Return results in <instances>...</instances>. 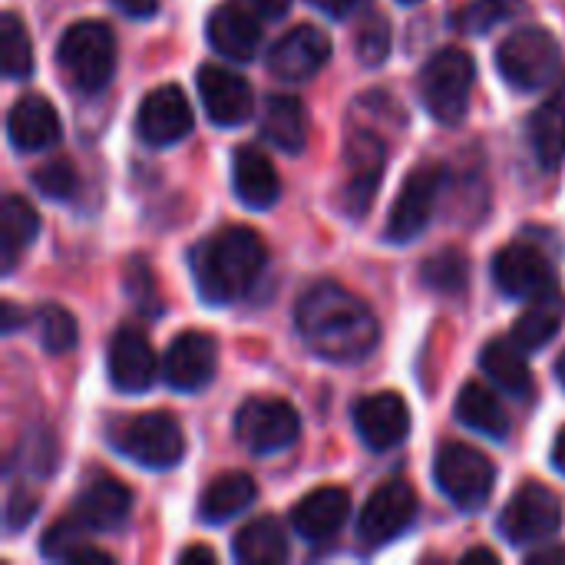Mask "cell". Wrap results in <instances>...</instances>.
I'll list each match as a JSON object with an SVG mask.
<instances>
[{"mask_svg": "<svg viewBox=\"0 0 565 565\" xmlns=\"http://www.w3.org/2000/svg\"><path fill=\"white\" fill-rule=\"evenodd\" d=\"M354 430L364 440V447L384 454L407 440L411 434V411L401 394L381 391L371 397H361L354 404Z\"/></svg>", "mask_w": 565, "mask_h": 565, "instance_id": "19", "label": "cell"}, {"mask_svg": "<svg viewBox=\"0 0 565 565\" xmlns=\"http://www.w3.org/2000/svg\"><path fill=\"white\" fill-rule=\"evenodd\" d=\"M295 324L301 341L331 364H358L381 341L374 311L334 281H321L301 295Z\"/></svg>", "mask_w": 565, "mask_h": 565, "instance_id": "1", "label": "cell"}, {"mask_svg": "<svg viewBox=\"0 0 565 565\" xmlns=\"http://www.w3.org/2000/svg\"><path fill=\"white\" fill-rule=\"evenodd\" d=\"M401 3H407V7H414V3H420V0H401Z\"/></svg>", "mask_w": 565, "mask_h": 565, "instance_id": "50", "label": "cell"}, {"mask_svg": "<svg viewBox=\"0 0 565 565\" xmlns=\"http://www.w3.org/2000/svg\"><path fill=\"white\" fill-rule=\"evenodd\" d=\"M33 513H36V497H26V490H17L7 503V530L10 533L23 530L33 520Z\"/></svg>", "mask_w": 565, "mask_h": 565, "instance_id": "40", "label": "cell"}, {"mask_svg": "<svg viewBox=\"0 0 565 565\" xmlns=\"http://www.w3.org/2000/svg\"><path fill=\"white\" fill-rule=\"evenodd\" d=\"M311 7H318V10H324L328 17H334V20H341V17H348L351 10H358L364 0H308Z\"/></svg>", "mask_w": 565, "mask_h": 565, "instance_id": "43", "label": "cell"}, {"mask_svg": "<svg viewBox=\"0 0 565 565\" xmlns=\"http://www.w3.org/2000/svg\"><path fill=\"white\" fill-rule=\"evenodd\" d=\"M232 189L238 202L252 212H265L281 195V179L265 152L258 149H238L232 159Z\"/></svg>", "mask_w": 565, "mask_h": 565, "instance_id": "23", "label": "cell"}, {"mask_svg": "<svg viewBox=\"0 0 565 565\" xmlns=\"http://www.w3.org/2000/svg\"><path fill=\"white\" fill-rule=\"evenodd\" d=\"M179 563H215V553L209 550V546H192V550H185L182 556H179Z\"/></svg>", "mask_w": 565, "mask_h": 565, "instance_id": "45", "label": "cell"}, {"mask_svg": "<svg viewBox=\"0 0 565 565\" xmlns=\"http://www.w3.org/2000/svg\"><path fill=\"white\" fill-rule=\"evenodd\" d=\"M563 526V507L556 493L543 483H526L513 493L500 516V533L513 546H540L550 543Z\"/></svg>", "mask_w": 565, "mask_h": 565, "instance_id": "10", "label": "cell"}, {"mask_svg": "<svg viewBox=\"0 0 565 565\" xmlns=\"http://www.w3.org/2000/svg\"><path fill=\"white\" fill-rule=\"evenodd\" d=\"M344 162L351 172H348V182L341 189V209L351 218H364L371 202H374V192L384 179V162H387L384 142L371 132H351Z\"/></svg>", "mask_w": 565, "mask_h": 565, "instance_id": "16", "label": "cell"}, {"mask_svg": "<svg viewBox=\"0 0 565 565\" xmlns=\"http://www.w3.org/2000/svg\"><path fill=\"white\" fill-rule=\"evenodd\" d=\"M192 132V106L185 99V93L175 83L156 86L152 93H146V99L139 103L136 113V136L152 146H175Z\"/></svg>", "mask_w": 565, "mask_h": 565, "instance_id": "13", "label": "cell"}, {"mask_svg": "<svg viewBox=\"0 0 565 565\" xmlns=\"http://www.w3.org/2000/svg\"><path fill=\"white\" fill-rule=\"evenodd\" d=\"M530 563H565V550L550 546V550H543V553H533Z\"/></svg>", "mask_w": 565, "mask_h": 565, "instance_id": "46", "label": "cell"}, {"mask_svg": "<svg viewBox=\"0 0 565 565\" xmlns=\"http://www.w3.org/2000/svg\"><path fill=\"white\" fill-rule=\"evenodd\" d=\"M33 189L40 195H46V199H56V202L70 199L73 189H76V169H73V162L70 159H50V162H43L33 172Z\"/></svg>", "mask_w": 565, "mask_h": 565, "instance_id": "39", "label": "cell"}, {"mask_svg": "<svg viewBox=\"0 0 565 565\" xmlns=\"http://www.w3.org/2000/svg\"><path fill=\"white\" fill-rule=\"evenodd\" d=\"M195 83H199L202 109H205V116L215 126L232 129V126H242V122L252 119V113H255V93H252V83L245 76H238L235 70L205 63L199 70Z\"/></svg>", "mask_w": 565, "mask_h": 565, "instance_id": "15", "label": "cell"}, {"mask_svg": "<svg viewBox=\"0 0 565 565\" xmlns=\"http://www.w3.org/2000/svg\"><path fill=\"white\" fill-rule=\"evenodd\" d=\"M331 60V36L315 23H298L281 33L268 50V70L281 83H305Z\"/></svg>", "mask_w": 565, "mask_h": 565, "instance_id": "12", "label": "cell"}, {"mask_svg": "<svg viewBox=\"0 0 565 565\" xmlns=\"http://www.w3.org/2000/svg\"><path fill=\"white\" fill-rule=\"evenodd\" d=\"M523 7H526L523 0H473V3L460 13L457 26H460L463 33H477V36H480V33H490L493 26L513 20Z\"/></svg>", "mask_w": 565, "mask_h": 565, "instance_id": "36", "label": "cell"}, {"mask_svg": "<svg viewBox=\"0 0 565 565\" xmlns=\"http://www.w3.org/2000/svg\"><path fill=\"white\" fill-rule=\"evenodd\" d=\"M434 480L440 493L463 513L487 507L497 487V467L470 444H444L434 460Z\"/></svg>", "mask_w": 565, "mask_h": 565, "instance_id": "7", "label": "cell"}, {"mask_svg": "<svg viewBox=\"0 0 565 565\" xmlns=\"http://www.w3.org/2000/svg\"><path fill=\"white\" fill-rule=\"evenodd\" d=\"M60 136H63L60 113L53 109V103L46 96L26 93L23 99L13 103V109L7 116V139L13 142L17 152H43V149L56 146Z\"/></svg>", "mask_w": 565, "mask_h": 565, "instance_id": "20", "label": "cell"}, {"mask_svg": "<svg viewBox=\"0 0 565 565\" xmlns=\"http://www.w3.org/2000/svg\"><path fill=\"white\" fill-rule=\"evenodd\" d=\"M420 278H424L427 288H434L440 295H457L470 281V262L457 248H440L437 255H430L420 265Z\"/></svg>", "mask_w": 565, "mask_h": 565, "instance_id": "35", "label": "cell"}, {"mask_svg": "<svg viewBox=\"0 0 565 565\" xmlns=\"http://www.w3.org/2000/svg\"><path fill=\"white\" fill-rule=\"evenodd\" d=\"M559 60H563L559 40L546 26H523L510 33L497 50L500 76L520 93H533L556 83Z\"/></svg>", "mask_w": 565, "mask_h": 565, "instance_id": "6", "label": "cell"}, {"mask_svg": "<svg viewBox=\"0 0 565 565\" xmlns=\"http://www.w3.org/2000/svg\"><path fill=\"white\" fill-rule=\"evenodd\" d=\"M262 136L281 152H301L308 142V113L298 96H268L262 113Z\"/></svg>", "mask_w": 565, "mask_h": 565, "instance_id": "28", "label": "cell"}, {"mask_svg": "<svg viewBox=\"0 0 565 565\" xmlns=\"http://www.w3.org/2000/svg\"><path fill=\"white\" fill-rule=\"evenodd\" d=\"M440 192H444V172L440 166H417L411 169V175L404 179L401 192H397V202L387 215V228H384V238L394 242V245H411L417 242L434 212H437V202H440Z\"/></svg>", "mask_w": 565, "mask_h": 565, "instance_id": "9", "label": "cell"}, {"mask_svg": "<svg viewBox=\"0 0 565 565\" xmlns=\"http://www.w3.org/2000/svg\"><path fill=\"white\" fill-rule=\"evenodd\" d=\"M255 497H258V487H255V480L248 473H222V477H215L202 490V497H199V520L212 523V526L228 523L238 513H245L255 503Z\"/></svg>", "mask_w": 565, "mask_h": 565, "instance_id": "27", "label": "cell"}, {"mask_svg": "<svg viewBox=\"0 0 565 565\" xmlns=\"http://www.w3.org/2000/svg\"><path fill=\"white\" fill-rule=\"evenodd\" d=\"M354 46L364 66H381L391 53V23L381 13H367L358 26Z\"/></svg>", "mask_w": 565, "mask_h": 565, "instance_id": "38", "label": "cell"}, {"mask_svg": "<svg viewBox=\"0 0 565 565\" xmlns=\"http://www.w3.org/2000/svg\"><path fill=\"white\" fill-rule=\"evenodd\" d=\"M497 563V553H490V550H470L467 556H463V563Z\"/></svg>", "mask_w": 565, "mask_h": 565, "instance_id": "48", "label": "cell"}, {"mask_svg": "<svg viewBox=\"0 0 565 565\" xmlns=\"http://www.w3.org/2000/svg\"><path fill=\"white\" fill-rule=\"evenodd\" d=\"M268 262L265 242L242 225L222 228L192 248V278L205 305L238 301L255 288Z\"/></svg>", "mask_w": 565, "mask_h": 565, "instance_id": "2", "label": "cell"}, {"mask_svg": "<svg viewBox=\"0 0 565 565\" xmlns=\"http://www.w3.org/2000/svg\"><path fill=\"white\" fill-rule=\"evenodd\" d=\"M493 281L507 298L533 301L556 288V271L550 258L533 245H510L493 258Z\"/></svg>", "mask_w": 565, "mask_h": 565, "instance_id": "17", "label": "cell"}, {"mask_svg": "<svg viewBox=\"0 0 565 565\" xmlns=\"http://www.w3.org/2000/svg\"><path fill=\"white\" fill-rule=\"evenodd\" d=\"M218 371V344L202 331L179 334L162 354V377L179 394H199Z\"/></svg>", "mask_w": 565, "mask_h": 565, "instance_id": "14", "label": "cell"}, {"mask_svg": "<svg viewBox=\"0 0 565 565\" xmlns=\"http://www.w3.org/2000/svg\"><path fill=\"white\" fill-rule=\"evenodd\" d=\"M106 364H109V381L119 394H146L156 384V371H159L156 351L149 338L132 324H122L113 334Z\"/></svg>", "mask_w": 565, "mask_h": 565, "instance_id": "18", "label": "cell"}, {"mask_svg": "<svg viewBox=\"0 0 565 565\" xmlns=\"http://www.w3.org/2000/svg\"><path fill=\"white\" fill-rule=\"evenodd\" d=\"M113 447L146 470H172L185 457V434L169 414H139L109 427Z\"/></svg>", "mask_w": 565, "mask_h": 565, "instance_id": "5", "label": "cell"}, {"mask_svg": "<svg viewBox=\"0 0 565 565\" xmlns=\"http://www.w3.org/2000/svg\"><path fill=\"white\" fill-rule=\"evenodd\" d=\"M0 70L7 79H26L33 73V43L13 10L0 17Z\"/></svg>", "mask_w": 565, "mask_h": 565, "instance_id": "33", "label": "cell"}, {"mask_svg": "<svg viewBox=\"0 0 565 565\" xmlns=\"http://www.w3.org/2000/svg\"><path fill=\"white\" fill-rule=\"evenodd\" d=\"M56 63L83 93H99L116 73V36L99 20L73 23L56 46Z\"/></svg>", "mask_w": 565, "mask_h": 565, "instance_id": "3", "label": "cell"}, {"mask_svg": "<svg viewBox=\"0 0 565 565\" xmlns=\"http://www.w3.org/2000/svg\"><path fill=\"white\" fill-rule=\"evenodd\" d=\"M232 553L242 565H278L288 559V533L278 520L262 516L238 530Z\"/></svg>", "mask_w": 565, "mask_h": 565, "instance_id": "30", "label": "cell"}, {"mask_svg": "<svg viewBox=\"0 0 565 565\" xmlns=\"http://www.w3.org/2000/svg\"><path fill=\"white\" fill-rule=\"evenodd\" d=\"M113 7H116L122 17H132V20H149V17L159 10V0H113Z\"/></svg>", "mask_w": 565, "mask_h": 565, "instance_id": "42", "label": "cell"}, {"mask_svg": "<svg viewBox=\"0 0 565 565\" xmlns=\"http://www.w3.org/2000/svg\"><path fill=\"white\" fill-rule=\"evenodd\" d=\"M530 142L546 172L559 169L565 162V76L536 106V113L530 119Z\"/></svg>", "mask_w": 565, "mask_h": 565, "instance_id": "25", "label": "cell"}, {"mask_svg": "<svg viewBox=\"0 0 565 565\" xmlns=\"http://www.w3.org/2000/svg\"><path fill=\"white\" fill-rule=\"evenodd\" d=\"M205 33H209V46L232 63H248L262 50V20L238 3L218 7L209 17Z\"/></svg>", "mask_w": 565, "mask_h": 565, "instance_id": "21", "label": "cell"}, {"mask_svg": "<svg viewBox=\"0 0 565 565\" xmlns=\"http://www.w3.org/2000/svg\"><path fill=\"white\" fill-rule=\"evenodd\" d=\"M129 510H132V493L113 477H96L79 493L73 516L86 530H119L129 520Z\"/></svg>", "mask_w": 565, "mask_h": 565, "instance_id": "24", "label": "cell"}, {"mask_svg": "<svg viewBox=\"0 0 565 565\" xmlns=\"http://www.w3.org/2000/svg\"><path fill=\"white\" fill-rule=\"evenodd\" d=\"M83 523L73 516V520H60L56 526H50L40 540V556L43 559H53V563H73V556L86 546L83 540Z\"/></svg>", "mask_w": 565, "mask_h": 565, "instance_id": "37", "label": "cell"}, {"mask_svg": "<svg viewBox=\"0 0 565 565\" xmlns=\"http://www.w3.org/2000/svg\"><path fill=\"white\" fill-rule=\"evenodd\" d=\"M553 467L565 473V427L559 430V437H556V447H553Z\"/></svg>", "mask_w": 565, "mask_h": 565, "instance_id": "47", "label": "cell"}, {"mask_svg": "<svg viewBox=\"0 0 565 565\" xmlns=\"http://www.w3.org/2000/svg\"><path fill=\"white\" fill-rule=\"evenodd\" d=\"M556 377H559V384H563V391H565V351H563V358H559V364H556Z\"/></svg>", "mask_w": 565, "mask_h": 565, "instance_id": "49", "label": "cell"}, {"mask_svg": "<svg viewBox=\"0 0 565 565\" xmlns=\"http://www.w3.org/2000/svg\"><path fill=\"white\" fill-rule=\"evenodd\" d=\"M351 513V497L341 487H318L308 497H301L291 510V530L305 543H321L334 536Z\"/></svg>", "mask_w": 565, "mask_h": 565, "instance_id": "22", "label": "cell"}, {"mask_svg": "<svg viewBox=\"0 0 565 565\" xmlns=\"http://www.w3.org/2000/svg\"><path fill=\"white\" fill-rule=\"evenodd\" d=\"M298 434H301V417L281 397H255L235 414V437L255 457L288 450L298 440Z\"/></svg>", "mask_w": 565, "mask_h": 565, "instance_id": "8", "label": "cell"}, {"mask_svg": "<svg viewBox=\"0 0 565 565\" xmlns=\"http://www.w3.org/2000/svg\"><path fill=\"white\" fill-rule=\"evenodd\" d=\"M523 354L526 351L516 341H490L480 354V367L503 394L526 397L533 387V371Z\"/></svg>", "mask_w": 565, "mask_h": 565, "instance_id": "32", "label": "cell"}, {"mask_svg": "<svg viewBox=\"0 0 565 565\" xmlns=\"http://www.w3.org/2000/svg\"><path fill=\"white\" fill-rule=\"evenodd\" d=\"M457 420L467 430H477L490 440H507L510 437V414L503 401L480 381H470L457 394Z\"/></svg>", "mask_w": 565, "mask_h": 565, "instance_id": "26", "label": "cell"}, {"mask_svg": "<svg viewBox=\"0 0 565 565\" xmlns=\"http://www.w3.org/2000/svg\"><path fill=\"white\" fill-rule=\"evenodd\" d=\"M417 520V493L404 480H391L371 493L358 516V540L367 546H384L404 536Z\"/></svg>", "mask_w": 565, "mask_h": 565, "instance_id": "11", "label": "cell"}, {"mask_svg": "<svg viewBox=\"0 0 565 565\" xmlns=\"http://www.w3.org/2000/svg\"><path fill=\"white\" fill-rule=\"evenodd\" d=\"M473 83H477L473 56L460 46H447L427 60L420 73V99L437 122L457 126L470 109Z\"/></svg>", "mask_w": 565, "mask_h": 565, "instance_id": "4", "label": "cell"}, {"mask_svg": "<svg viewBox=\"0 0 565 565\" xmlns=\"http://www.w3.org/2000/svg\"><path fill=\"white\" fill-rule=\"evenodd\" d=\"M20 321H26V315H23L13 301H3V324H0V328L10 334V331H17V328H20Z\"/></svg>", "mask_w": 565, "mask_h": 565, "instance_id": "44", "label": "cell"}, {"mask_svg": "<svg viewBox=\"0 0 565 565\" xmlns=\"http://www.w3.org/2000/svg\"><path fill=\"white\" fill-rule=\"evenodd\" d=\"M565 321V295H559L556 288L553 291H546V295H540V298H533V305L516 318V324H513V341L523 348V351H540V348H546L556 334H559V328H563Z\"/></svg>", "mask_w": 565, "mask_h": 565, "instance_id": "31", "label": "cell"}, {"mask_svg": "<svg viewBox=\"0 0 565 565\" xmlns=\"http://www.w3.org/2000/svg\"><path fill=\"white\" fill-rule=\"evenodd\" d=\"M238 7H245L248 13H255L258 20H281L291 10V0H235Z\"/></svg>", "mask_w": 565, "mask_h": 565, "instance_id": "41", "label": "cell"}, {"mask_svg": "<svg viewBox=\"0 0 565 565\" xmlns=\"http://www.w3.org/2000/svg\"><path fill=\"white\" fill-rule=\"evenodd\" d=\"M36 341L46 354L60 358V354H70L79 341V328L73 321V315L60 305H40L36 315Z\"/></svg>", "mask_w": 565, "mask_h": 565, "instance_id": "34", "label": "cell"}, {"mask_svg": "<svg viewBox=\"0 0 565 565\" xmlns=\"http://www.w3.org/2000/svg\"><path fill=\"white\" fill-rule=\"evenodd\" d=\"M40 215L23 195H7L0 205V268L10 275L23 255V248L36 238Z\"/></svg>", "mask_w": 565, "mask_h": 565, "instance_id": "29", "label": "cell"}]
</instances>
